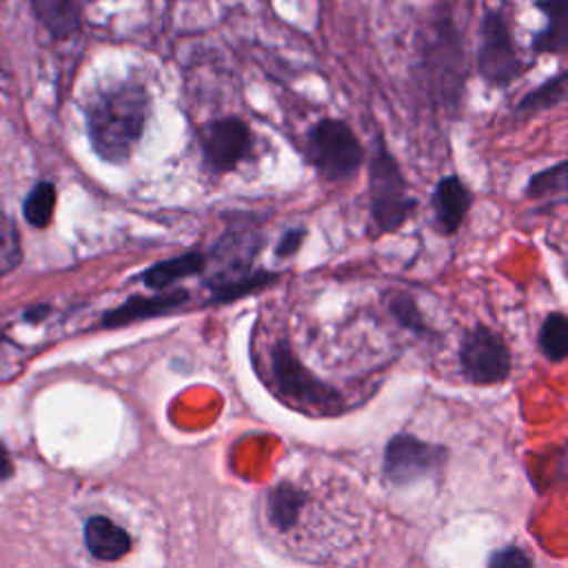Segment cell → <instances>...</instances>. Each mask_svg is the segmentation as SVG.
I'll return each instance as SVG.
<instances>
[{
	"label": "cell",
	"mask_w": 568,
	"mask_h": 568,
	"mask_svg": "<svg viewBox=\"0 0 568 568\" xmlns=\"http://www.w3.org/2000/svg\"><path fill=\"white\" fill-rule=\"evenodd\" d=\"M388 311L393 313V317L397 320L399 326L408 328L410 333L415 335H422V337H435V331L426 324L417 302L406 295V293H393L390 300H388Z\"/></svg>",
	"instance_id": "obj_20"
},
{
	"label": "cell",
	"mask_w": 568,
	"mask_h": 568,
	"mask_svg": "<svg viewBox=\"0 0 568 568\" xmlns=\"http://www.w3.org/2000/svg\"><path fill=\"white\" fill-rule=\"evenodd\" d=\"M539 351L550 362H564L568 355V320L564 313L555 311L544 317L539 328Z\"/></svg>",
	"instance_id": "obj_17"
},
{
	"label": "cell",
	"mask_w": 568,
	"mask_h": 568,
	"mask_svg": "<svg viewBox=\"0 0 568 568\" xmlns=\"http://www.w3.org/2000/svg\"><path fill=\"white\" fill-rule=\"evenodd\" d=\"M42 27L53 38H71L80 31V9L75 0H31Z\"/></svg>",
	"instance_id": "obj_16"
},
{
	"label": "cell",
	"mask_w": 568,
	"mask_h": 568,
	"mask_svg": "<svg viewBox=\"0 0 568 568\" xmlns=\"http://www.w3.org/2000/svg\"><path fill=\"white\" fill-rule=\"evenodd\" d=\"M304 153L315 173L328 182L353 178L364 162L359 138L337 118H322L308 129Z\"/></svg>",
	"instance_id": "obj_5"
},
{
	"label": "cell",
	"mask_w": 568,
	"mask_h": 568,
	"mask_svg": "<svg viewBox=\"0 0 568 568\" xmlns=\"http://www.w3.org/2000/svg\"><path fill=\"white\" fill-rule=\"evenodd\" d=\"M191 293L186 288H164L155 291V295H131L120 306L106 311L102 315L104 328H120L129 326L133 322L153 320L160 315H169L171 311L184 306L189 302Z\"/></svg>",
	"instance_id": "obj_10"
},
{
	"label": "cell",
	"mask_w": 568,
	"mask_h": 568,
	"mask_svg": "<svg viewBox=\"0 0 568 568\" xmlns=\"http://www.w3.org/2000/svg\"><path fill=\"white\" fill-rule=\"evenodd\" d=\"M477 71L486 84L504 89L524 73L508 22L499 11H488L481 20V40L477 49Z\"/></svg>",
	"instance_id": "obj_8"
},
{
	"label": "cell",
	"mask_w": 568,
	"mask_h": 568,
	"mask_svg": "<svg viewBox=\"0 0 568 568\" xmlns=\"http://www.w3.org/2000/svg\"><path fill=\"white\" fill-rule=\"evenodd\" d=\"M84 546L100 561H118L131 550L133 541L122 526L104 515H93L84 524Z\"/></svg>",
	"instance_id": "obj_12"
},
{
	"label": "cell",
	"mask_w": 568,
	"mask_h": 568,
	"mask_svg": "<svg viewBox=\"0 0 568 568\" xmlns=\"http://www.w3.org/2000/svg\"><path fill=\"white\" fill-rule=\"evenodd\" d=\"M544 13V29L535 33L532 49L537 53H561L568 42V4L566 0H537Z\"/></svg>",
	"instance_id": "obj_14"
},
{
	"label": "cell",
	"mask_w": 568,
	"mask_h": 568,
	"mask_svg": "<svg viewBox=\"0 0 568 568\" xmlns=\"http://www.w3.org/2000/svg\"><path fill=\"white\" fill-rule=\"evenodd\" d=\"M268 375L280 399L293 410L331 417L344 408V399L331 384L315 377L293 353L286 337H280L268 351Z\"/></svg>",
	"instance_id": "obj_3"
},
{
	"label": "cell",
	"mask_w": 568,
	"mask_h": 568,
	"mask_svg": "<svg viewBox=\"0 0 568 568\" xmlns=\"http://www.w3.org/2000/svg\"><path fill=\"white\" fill-rule=\"evenodd\" d=\"M490 568H530L532 557L519 546H504L488 557Z\"/></svg>",
	"instance_id": "obj_23"
},
{
	"label": "cell",
	"mask_w": 568,
	"mask_h": 568,
	"mask_svg": "<svg viewBox=\"0 0 568 568\" xmlns=\"http://www.w3.org/2000/svg\"><path fill=\"white\" fill-rule=\"evenodd\" d=\"M446 459V446L399 433L393 435L384 448V477L399 488L424 479H439Z\"/></svg>",
	"instance_id": "obj_6"
},
{
	"label": "cell",
	"mask_w": 568,
	"mask_h": 568,
	"mask_svg": "<svg viewBox=\"0 0 568 568\" xmlns=\"http://www.w3.org/2000/svg\"><path fill=\"white\" fill-rule=\"evenodd\" d=\"M566 93V75L559 71L555 78L541 82L537 89L528 91L519 102H517V111L521 113H537L544 109H552L555 104H559L564 100Z\"/></svg>",
	"instance_id": "obj_19"
},
{
	"label": "cell",
	"mask_w": 568,
	"mask_h": 568,
	"mask_svg": "<svg viewBox=\"0 0 568 568\" xmlns=\"http://www.w3.org/2000/svg\"><path fill=\"white\" fill-rule=\"evenodd\" d=\"M304 237H306V229H302V226H295V229L284 231V233L280 235L277 244H275V255H277V257H291V255H295V253L300 251Z\"/></svg>",
	"instance_id": "obj_24"
},
{
	"label": "cell",
	"mask_w": 568,
	"mask_h": 568,
	"mask_svg": "<svg viewBox=\"0 0 568 568\" xmlns=\"http://www.w3.org/2000/svg\"><path fill=\"white\" fill-rule=\"evenodd\" d=\"M22 260L16 222L0 209V277L13 271Z\"/></svg>",
	"instance_id": "obj_22"
},
{
	"label": "cell",
	"mask_w": 568,
	"mask_h": 568,
	"mask_svg": "<svg viewBox=\"0 0 568 568\" xmlns=\"http://www.w3.org/2000/svg\"><path fill=\"white\" fill-rule=\"evenodd\" d=\"M206 268V255L202 251H186L182 255L162 260L151 264L144 273H142V282L144 286H149L151 291H164L171 288L173 284L200 275Z\"/></svg>",
	"instance_id": "obj_13"
},
{
	"label": "cell",
	"mask_w": 568,
	"mask_h": 568,
	"mask_svg": "<svg viewBox=\"0 0 568 568\" xmlns=\"http://www.w3.org/2000/svg\"><path fill=\"white\" fill-rule=\"evenodd\" d=\"M87 133L93 151L111 164H122L144 135L151 118V95L135 80L118 82L87 104Z\"/></svg>",
	"instance_id": "obj_1"
},
{
	"label": "cell",
	"mask_w": 568,
	"mask_h": 568,
	"mask_svg": "<svg viewBox=\"0 0 568 568\" xmlns=\"http://www.w3.org/2000/svg\"><path fill=\"white\" fill-rule=\"evenodd\" d=\"M53 209H55V186L51 182H38L29 191L22 204V213L27 222L36 229H44L51 222Z\"/></svg>",
	"instance_id": "obj_18"
},
{
	"label": "cell",
	"mask_w": 568,
	"mask_h": 568,
	"mask_svg": "<svg viewBox=\"0 0 568 568\" xmlns=\"http://www.w3.org/2000/svg\"><path fill=\"white\" fill-rule=\"evenodd\" d=\"M264 244L260 229L251 222L242 226H229L215 242L211 255H206L204 288L211 291V304L235 302L248 293L262 291L277 282V273L255 268V257Z\"/></svg>",
	"instance_id": "obj_2"
},
{
	"label": "cell",
	"mask_w": 568,
	"mask_h": 568,
	"mask_svg": "<svg viewBox=\"0 0 568 568\" xmlns=\"http://www.w3.org/2000/svg\"><path fill=\"white\" fill-rule=\"evenodd\" d=\"M200 149L206 171L222 175L253 155V133L237 115L215 118L202 126Z\"/></svg>",
	"instance_id": "obj_9"
},
{
	"label": "cell",
	"mask_w": 568,
	"mask_h": 568,
	"mask_svg": "<svg viewBox=\"0 0 568 568\" xmlns=\"http://www.w3.org/2000/svg\"><path fill=\"white\" fill-rule=\"evenodd\" d=\"M47 313H49V306H42V304H40V306H33V308H29V311L24 313V317H27V320H33V322H36V320L44 317Z\"/></svg>",
	"instance_id": "obj_26"
},
{
	"label": "cell",
	"mask_w": 568,
	"mask_h": 568,
	"mask_svg": "<svg viewBox=\"0 0 568 568\" xmlns=\"http://www.w3.org/2000/svg\"><path fill=\"white\" fill-rule=\"evenodd\" d=\"M368 206L371 220L382 233H395L417 206L395 155L382 140L368 160Z\"/></svg>",
	"instance_id": "obj_4"
},
{
	"label": "cell",
	"mask_w": 568,
	"mask_h": 568,
	"mask_svg": "<svg viewBox=\"0 0 568 568\" xmlns=\"http://www.w3.org/2000/svg\"><path fill=\"white\" fill-rule=\"evenodd\" d=\"M566 193V162L559 160L557 164L537 171L530 175L526 184V195L528 197H552V195H564Z\"/></svg>",
	"instance_id": "obj_21"
},
{
	"label": "cell",
	"mask_w": 568,
	"mask_h": 568,
	"mask_svg": "<svg viewBox=\"0 0 568 568\" xmlns=\"http://www.w3.org/2000/svg\"><path fill=\"white\" fill-rule=\"evenodd\" d=\"M457 359L462 375L477 386H493L508 379L513 371V357L499 333L484 324H475L464 333Z\"/></svg>",
	"instance_id": "obj_7"
},
{
	"label": "cell",
	"mask_w": 568,
	"mask_h": 568,
	"mask_svg": "<svg viewBox=\"0 0 568 568\" xmlns=\"http://www.w3.org/2000/svg\"><path fill=\"white\" fill-rule=\"evenodd\" d=\"M473 206V193L457 175H444L433 191V217L437 233L453 235Z\"/></svg>",
	"instance_id": "obj_11"
},
{
	"label": "cell",
	"mask_w": 568,
	"mask_h": 568,
	"mask_svg": "<svg viewBox=\"0 0 568 568\" xmlns=\"http://www.w3.org/2000/svg\"><path fill=\"white\" fill-rule=\"evenodd\" d=\"M306 501H308V495L300 486L291 481H280L268 490V497H266L268 521L282 532L295 528Z\"/></svg>",
	"instance_id": "obj_15"
},
{
	"label": "cell",
	"mask_w": 568,
	"mask_h": 568,
	"mask_svg": "<svg viewBox=\"0 0 568 568\" xmlns=\"http://www.w3.org/2000/svg\"><path fill=\"white\" fill-rule=\"evenodd\" d=\"M13 475V462L11 455L7 453V448L0 444V481L9 479Z\"/></svg>",
	"instance_id": "obj_25"
}]
</instances>
